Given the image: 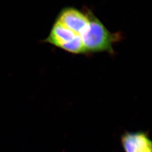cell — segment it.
<instances>
[{
    "label": "cell",
    "instance_id": "obj_3",
    "mask_svg": "<svg viewBox=\"0 0 152 152\" xmlns=\"http://www.w3.org/2000/svg\"><path fill=\"white\" fill-rule=\"evenodd\" d=\"M121 140L125 152H152V141L147 133L126 132Z\"/></svg>",
    "mask_w": 152,
    "mask_h": 152
},
{
    "label": "cell",
    "instance_id": "obj_4",
    "mask_svg": "<svg viewBox=\"0 0 152 152\" xmlns=\"http://www.w3.org/2000/svg\"><path fill=\"white\" fill-rule=\"evenodd\" d=\"M77 35L79 34L75 33L56 20L49 35L42 42L49 43L57 48H61L64 45L72 41Z\"/></svg>",
    "mask_w": 152,
    "mask_h": 152
},
{
    "label": "cell",
    "instance_id": "obj_2",
    "mask_svg": "<svg viewBox=\"0 0 152 152\" xmlns=\"http://www.w3.org/2000/svg\"><path fill=\"white\" fill-rule=\"evenodd\" d=\"M56 20L80 36L89 23L87 13H83L74 7H66L59 13Z\"/></svg>",
    "mask_w": 152,
    "mask_h": 152
},
{
    "label": "cell",
    "instance_id": "obj_5",
    "mask_svg": "<svg viewBox=\"0 0 152 152\" xmlns=\"http://www.w3.org/2000/svg\"><path fill=\"white\" fill-rule=\"evenodd\" d=\"M61 49L73 54L86 53L84 45L80 35L76 36L72 41L64 45Z\"/></svg>",
    "mask_w": 152,
    "mask_h": 152
},
{
    "label": "cell",
    "instance_id": "obj_1",
    "mask_svg": "<svg viewBox=\"0 0 152 152\" xmlns=\"http://www.w3.org/2000/svg\"><path fill=\"white\" fill-rule=\"evenodd\" d=\"M86 13L89 17V25L80 35L86 53L105 51L113 54V45L121 39L120 34L109 32L92 12Z\"/></svg>",
    "mask_w": 152,
    "mask_h": 152
}]
</instances>
